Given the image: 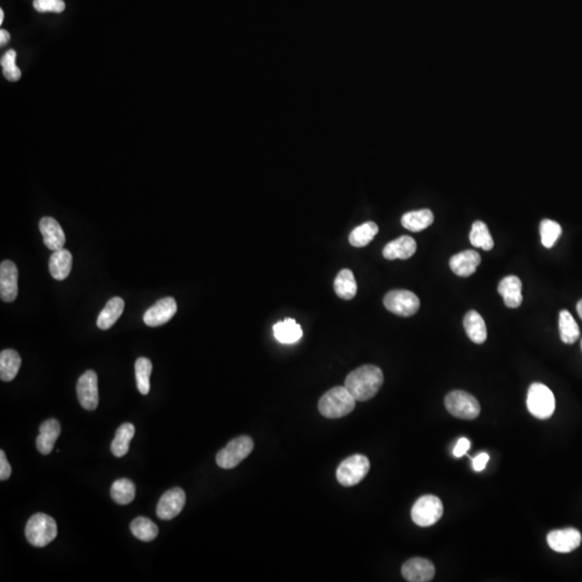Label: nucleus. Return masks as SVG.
<instances>
[{"instance_id": "nucleus-1", "label": "nucleus", "mask_w": 582, "mask_h": 582, "mask_svg": "<svg viewBox=\"0 0 582 582\" xmlns=\"http://www.w3.org/2000/svg\"><path fill=\"white\" fill-rule=\"evenodd\" d=\"M384 383L382 370L377 366L366 365L352 371L344 386L356 401H367L377 395Z\"/></svg>"}, {"instance_id": "nucleus-2", "label": "nucleus", "mask_w": 582, "mask_h": 582, "mask_svg": "<svg viewBox=\"0 0 582 582\" xmlns=\"http://www.w3.org/2000/svg\"><path fill=\"white\" fill-rule=\"evenodd\" d=\"M356 399L345 386H337L322 395L318 403V410L324 418H341L355 409Z\"/></svg>"}, {"instance_id": "nucleus-3", "label": "nucleus", "mask_w": 582, "mask_h": 582, "mask_svg": "<svg viewBox=\"0 0 582 582\" xmlns=\"http://www.w3.org/2000/svg\"><path fill=\"white\" fill-rule=\"evenodd\" d=\"M25 535L30 545L43 548L58 536V525L50 515L37 513L28 520Z\"/></svg>"}, {"instance_id": "nucleus-4", "label": "nucleus", "mask_w": 582, "mask_h": 582, "mask_svg": "<svg viewBox=\"0 0 582 582\" xmlns=\"http://www.w3.org/2000/svg\"><path fill=\"white\" fill-rule=\"evenodd\" d=\"M526 405L533 416L539 420H547L555 413V395L546 385L534 383L528 388Z\"/></svg>"}, {"instance_id": "nucleus-5", "label": "nucleus", "mask_w": 582, "mask_h": 582, "mask_svg": "<svg viewBox=\"0 0 582 582\" xmlns=\"http://www.w3.org/2000/svg\"><path fill=\"white\" fill-rule=\"evenodd\" d=\"M254 450V441L248 436H240L227 443L223 450L218 452L216 462L220 468L232 469L240 465L243 460L249 456Z\"/></svg>"}, {"instance_id": "nucleus-6", "label": "nucleus", "mask_w": 582, "mask_h": 582, "mask_svg": "<svg viewBox=\"0 0 582 582\" xmlns=\"http://www.w3.org/2000/svg\"><path fill=\"white\" fill-rule=\"evenodd\" d=\"M443 515V502L434 495H424L418 498L411 510L413 522L422 528L436 524Z\"/></svg>"}, {"instance_id": "nucleus-7", "label": "nucleus", "mask_w": 582, "mask_h": 582, "mask_svg": "<svg viewBox=\"0 0 582 582\" xmlns=\"http://www.w3.org/2000/svg\"><path fill=\"white\" fill-rule=\"evenodd\" d=\"M447 410L460 420H475L481 412L479 401L464 390H453L445 397Z\"/></svg>"}, {"instance_id": "nucleus-8", "label": "nucleus", "mask_w": 582, "mask_h": 582, "mask_svg": "<svg viewBox=\"0 0 582 582\" xmlns=\"http://www.w3.org/2000/svg\"><path fill=\"white\" fill-rule=\"evenodd\" d=\"M370 470V462L363 455L350 456L337 469V479L343 486H352L365 479Z\"/></svg>"}, {"instance_id": "nucleus-9", "label": "nucleus", "mask_w": 582, "mask_h": 582, "mask_svg": "<svg viewBox=\"0 0 582 582\" xmlns=\"http://www.w3.org/2000/svg\"><path fill=\"white\" fill-rule=\"evenodd\" d=\"M385 308L401 317H409L418 313L420 299L409 290H392L384 297Z\"/></svg>"}, {"instance_id": "nucleus-10", "label": "nucleus", "mask_w": 582, "mask_h": 582, "mask_svg": "<svg viewBox=\"0 0 582 582\" xmlns=\"http://www.w3.org/2000/svg\"><path fill=\"white\" fill-rule=\"evenodd\" d=\"M77 396L79 403L85 410H96L98 405V374L93 370L83 373L77 383Z\"/></svg>"}, {"instance_id": "nucleus-11", "label": "nucleus", "mask_w": 582, "mask_h": 582, "mask_svg": "<svg viewBox=\"0 0 582 582\" xmlns=\"http://www.w3.org/2000/svg\"><path fill=\"white\" fill-rule=\"evenodd\" d=\"M186 505V493L180 487L165 492L158 502L157 515L162 520H172L177 517Z\"/></svg>"}, {"instance_id": "nucleus-12", "label": "nucleus", "mask_w": 582, "mask_h": 582, "mask_svg": "<svg viewBox=\"0 0 582 582\" xmlns=\"http://www.w3.org/2000/svg\"><path fill=\"white\" fill-rule=\"evenodd\" d=\"M177 313V303L172 297L163 298L148 309L144 314V322L149 327H159L170 322Z\"/></svg>"}, {"instance_id": "nucleus-13", "label": "nucleus", "mask_w": 582, "mask_h": 582, "mask_svg": "<svg viewBox=\"0 0 582 582\" xmlns=\"http://www.w3.org/2000/svg\"><path fill=\"white\" fill-rule=\"evenodd\" d=\"M581 534L576 528H564L550 532L547 536L548 545L555 552L570 553L579 548Z\"/></svg>"}, {"instance_id": "nucleus-14", "label": "nucleus", "mask_w": 582, "mask_h": 582, "mask_svg": "<svg viewBox=\"0 0 582 582\" xmlns=\"http://www.w3.org/2000/svg\"><path fill=\"white\" fill-rule=\"evenodd\" d=\"M18 267L14 262L5 260L0 265V297L5 302H13L18 297Z\"/></svg>"}, {"instance_id": "nucleus-15", "label": "nucleus", "mask_w": 582, "mask_h": 582, "mask_svg": "<svg viewBox=\"0 0 582 582\" xmlns=\"http://www.w3.org/2000/svg\"><path fill=\"white\" fill-rule=\"evenodd\" d=\"M401 574L407 581L428 582L435 577V566L430 561L422 557H414L403 565Z\"/></svg>"}, {"instance_id": "nucleus-16", "label": "nucleus", "mask_w": 582, "mask_h": 582, "mask_svg": "<svg viewBox=\"0 0 582 582\" xmlns=\"http://www.w3.org/2000/svg\"><path fill=\"white\" fill-rule=\"evenodd\" d=\"M39 229L43 236V242L48 249L56 251L65 246L66 236L62 227L56 220L51 217H43L39 223Z\"/></svg>"}, {"instance_id": "nucleus-17", "label": "nucleus", "mask_w": 582, "mask_h": 582, "mask_svg": "<svg viewBox=\"0 0 582 582\" xmlns=\"http://www.w3.org/2000/svg\"><path fill=\"white\" fill-rule=\"evenodd\" d=\"M416 248L418 245L414 238L403 235L388 243L383 249V256L388 260H396V259L407 260L414 255Z\"/></svg>"}, {"instance_id": "nucleus-18", "label": "nucleus", "mask_w": 582, "mask_h": 582, "mask_svg": "<svg viewBox=\"0 0 582 582\" xmlns=\"http://www.w3.org/2000/svg\"><path fill=\"white\" fill-rule=\"evenodd\" d=\"M498 293L504 298V302L508 308L517 309L522 304V282L515 275H510L500 280Z\"/></svg>"}, {"instance_id": "nucleus-19", "label": "nucleus", "mask_w": 582, "mask_h": 582, "mask_svg": "<svg viewBox=\"0 0 582 582\" xmlns=\"http://www.w3.org/2000/svg\"><path fill=\"white\" fill-rule=\"evenodd\" d=\"M481 263V257L475 250H465L453 256L450 260L451 270L460 278L473 275Z\"/></svg>"}, {"instance_id": "nucleus-20", "label": "nucleus", "mask_w": 582, "mask_h": 582, "mask_svg": "<svg viewBox=\"0 0 582 582\" xmlns=\"http://www.w3.org/2000/svg\"><path fill=\"white\" fill-rule=\"evenodd\" d=\"M60 435V425L54 418L47 420L39 428L37 438V450L43 455H48L54 449L55 443Z\"/></svg>"}, {"instance_id": "nucleus-21", "label": "nucleus", "mask_w": 582, "mask_h": 582, "mask_svg": "<svg viewBox=\"0 0 582 582\" xmlns=\"http://www.w3.org/2000/svg\"><path fill=\"white\" fill-rule=\"evenodd\" d=\"M73 265V256L69 250H56L51 256L49 261V270L52 278L56 280H64L68 278Z\"/></svg>"}, {"instance_id": "nucleus-22", "label": "nucleus", "mask_w": 582, "mask_h": 582, "mask_svg": "<svg viewBox=\"0 0 582 582\" xmlns=\"http://www.w3.org/2000/svg\"><path fill=\"white\" fill-rule=\"evenodd\" d=\"M464 328L470 340L475 344H482L486 341L487 330L484 320L477 311H469L464 317Z\"/></svg>"}, {"instance_id": "nucleus-23", "label": "nucleus", "mask_w": 582, "mask_h": 582, "mask_svg": "<svg viewBox=\"0 0 582 582\" xmlns=\"http://www.w3.org/2000/svg\"><path fill=\"white\" fill-rule=\"evenodd\" d=\"M124 311V301L119 297L113 298L106 303L105 308L98 317V327L102 330H108L115 325Z\"/></svg>"}, {"instance_id": "nucleus-24", "label": "nucleus", "mask_w": 582, "mask_h": 582, "mask_svg": "<svg viewBox=\"0 0 582 582\" xmlns=\"http://www.w3.org/2000/svg\"><path fill=\"white\" fill-rule=\"evenodd\" d=\"M273 333L276 340L284 344H293L298 342L302 337V329L293 318H287L282 322L275 324Z\"/></svg>"}, {"instance_id": "nucleus-25", "label": "nucleus", "mask_w": 582, "mask_h": 582, "mask_svg": "<svg viewBox=\"0 0 582 582\" xmlns=\"http://www.w3.org/2000/svg\"><path fill=\"white\" fill-rule=\"evenodd\" d=\"M22 365V359L14 350H5L0 354V379L3 382L14 380Z\"/></svg>"}, {"instance_id": "nucleus-26", "label": "nucleus", "mask_w": 582, "mask_h": 582, "mask_svg": "<svg viewBox=\"0 0 582 582\" xmlns=\"http://www.w3.org/2000/svg\"><path fill=\"white\" fill-rule=\"evenodd\" d=\"M135 435V427L131 423H124L115 432V439L111 443V452L115 458H122L130 449V443Z\"/></svg>"}, {"instance_id": "nucleus-27", "label": "nucleus", "mask_w": 582, "mask_h": 582, "mask_svg": "<svg viewBox=\"0 0 582 582\" xmlns=\"http://www.w3.org/2000/svg\"><path fill=\"white\" fill-rule=\"evenodd\" d=\"M335 291L343 300H352L357 293V282L352 271L348 269L340 271L335 280Z\"/></svg>"}, {"instance_id": "nucleus-28", "label": "nucleus", "mask_w": 582, "mask_h": 582, "mask_svg": "<svg viewBox=\"0 0 582 582\" xmlns=\"http://www.w3.org/2000/svg\"><path fill=\"white\" fill-rule=\"evenodd\" d=\"M434 223V214L429 210H414L409 212L401 218V223L407 230L412 232H420V231L427 229Z\"/></svg>"}, {"instance_id": "nucleus-29", "label": "nucleus", "mask_w": 582, "mask_h": 582, "mask_svg": "<svg viewBox=\"0 0 582 582\" xmlns=\"http://www.w3.org/2000/svg\"><path fill=\"white\" fill-rule=\"evenodd\" d=\"M135 484L128 479H119L110 489V496L117 505H128L135 498Z\"/></svg>"}, {"instance_id": "nucleus-30", "label": "nucleus", "mask_w": 582, "mask_h": 582, "mask_svg": "<svg viewBox=\"0 0 582 582\" xmlns=\"http://www.w3.org/2000/svg\"><path fill=\"white\" fill-rule=\"evenodd\" d=\"M561 340L565 344H574L580 335L579 327L568 311L563 310L559 316Z\"/></svg>"}, {"instance_id": "nucleus-31", "label": "nucleus", "mask_w": 582, "mask_h": 582, "mask_svg": "<svg viewBox=\"0 0 582 582\" xmlns=\"http://www.w3.org/2000/svg\"><path fill=\"white\" fill-rule=\"evenodd\" d=\"M379 233V227L372 221H368L363 225H359L352 231L350 234V244L354 247H365L368 244L372 242L375 235Z\"/></svg>"}, {"instance_id": "nucleus-32", "label": "nucleus", "mask_w": 582, "mask_h": 582, "mask_svg": "<svg viewBox=\"0 0 582 582\" xmlns=\"http://www.w3.org/2000/svg\"><path fill=\"white\" fill-rule=\"evenodd\" d=\"M131 532L142 541L149 542L158 536L159 528L148 517H138L131 523Z\"/></svg>"}, {"instance_id": "nucleus-33", "label": "nucleus", "mask_w": 582, "mask_h": 582, "mask_svg": "<svg viewBox=\"0 0 582 582\" xmlns=\"http://www.w3.org/2000/svg\"><path fill=\"white\" fill-rule=\"evenodd\" d=\"M470 243L473 247L482 248L483 250H491L494 247V240L491 235L489 227L483 221L473 223L469 234Z\"/></svg>"}, {"instance_id": "nucleus-34", "label": "nucleus", "mask_w": 582, "mask_h": 582, "mask_svg": "<svg viewBox=\"0 0 582 582\" xmlns=\"http://www.w3.org/2000/svg\"><path fill=\"white\" fill-rule=\"evenodd\" d=\"M153 373V363L146 357L136 360L135 375L136 385L140 394L147 395L150 390V375Z\"/></svg>"}, {"instance_id": "nucleus-35", "label": "nucleus", "mask_w": 582, "mask_h": 582, "mask_svg": "<svg viewBox=\"0 0 582 582\" xmlns=\"http://www.w3.org/2000/svg\"><path fill=\"white\" fill-rule=\"evenodd\" d=\"M539 231L541 244L546 248H552L562 234L561 225L557 221L550 219L542 220L540 223Z\"/></svg>"}, {"instance_id": "nucleus-36", "label": "nucleus", "mask_w": 582, "mask_h": 582, "mask_svg": "<svg viewBox=\"0 0 582 582\" xmlns=\"http://www.w3.org/2000/svg\"><path fill=\"white\" fill-rule=\"evenodd\" d=\"M15 58H16V52L14 50H9L3 58H1V66H3V76L7 78L9 81L20 80L21 73L20 68L15 64Z\"/></svg>"}, {"instance_id": "nucleus-37", "label": "nucleus", "mask_w": 582, "mask_h": 582, "mask_svg": "<svg viewBox=\"0 0 582 582\" xmlns=\"http://www.w3.org/2000/svg\"><path fill=\"white\" fill-rule=\"evenodd\" d=\"M34 8L41 13H62L66 5L63 0H34Z\"/></svg>"}, {"instance_id": "nucleus-38", "label": "nucleus", "mask_w": 582, "mask_h": 582, "mask_svg": "<svg viewBox=\"0 0 582 582\" xmlns=\"http://www.w3.org/2000/svg\"><path fill=\"white\" fill-rule=\"evenodd\" d=\"M11 466L8 462L7 458L3 451H0V480L5 481L9 479L11 475Z\"/></svg>"}, {"instance_id": "nucleus-39", "label": "nucleus", "mask_w": 582, "mask_h": 582, "mask_svg": "<svg viewBox=\"0 0 582 582\" xmlns=\"http://www.w3.org/2000/svg\"><path fill=\"white\" fill-rule=\"evenodd\" d=\"M470 449V441L467 439V438H460L458 440V443L455 445L454 450H453V454H454L455 458H462L466 453L468 452V450Z\"/></svg>"}, {"instance_id": "nucleus-40", "label": "nucleus", "mask_w": 582, "mask_h": 582, "mask_svg": "<svg viewBox=\"0 0 582 582\" xmlns=\"http://www.w3.org/2000/svg\"><path fill=\"white\" fill-rule=\"evenodd\" d=\"M489 460H490V456H489L487 453H481V454L478 455L477 458L473 460V470L477 471V473L484 470L485 467H486L487 462H489Z\"/></svg>"}, {"instance_id": "nucleus-41", "label": "nucleus", "mask_w": 582, "mask_h": 582, "mask_svg": "<svg viewBox=\"0 0 582 582\" xmlns=\"http://www.w3.org/2000/svg\"><path fill=\"white\" fill-rule=\"evenodd\" d=\"M9 41H10V34L8 33L7 30H0V45H7Z\"/></svg>"}, {"instance_id": "nucleus-42", "label": "nucleus", "mask_w": 582, "mask_h": 582, "mask_svg": "<svg viewBox=\"0 0 582 582\" xmlns=\"http://www.w3.org/2000/svg\"><path fill=\"white\" fill-rule=\"evenodd\" d=\"M577 312L579 314L580 318L582 320V300H580L577 304Z\"/></svg>"}, {"instance_id": "nucleus-43", "label": "nucleus", "mask_w": 582, "mask_h": 582, "mask_svg": "<svg viewBox=\"0 0 582 582\" xmlns=\"http://www.w3.org/2000/svg\"><path fill=\"white\" fill-rule=\"evenodd\" d=\"M3 18H5V12H3V9L0 10V24H3Z\"/></svg>"}, {"instance_id": "nucleus-44", "label": "nucleus", "mask_w": 582, "mask_h": 582, "mask_svg": "<svg viewBox=\"0 0 582 582\" xmlns=\"http://www.w3.org/2000/svg\"><path fill=\"white\" fill-rule=\"evenodd\" d=\"M581 348H582V341H581Z\"/></svg>"}]
</instances>
